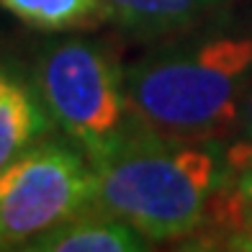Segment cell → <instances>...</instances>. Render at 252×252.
I'll list each match as a JSON object with an SVG mask.
<instances>
[{"instance_id": "6da1fadb", "label": "cell", "mask_w": 252, "mask_h": 252, "mask_svg": "<svg viewBox=\"0 0 252 252\" xmlns=\"http://www.w3.org/2000/svg\"><path fill=\"white\" fill-rule=\"evenodd\" d=\"M126 93L165 139H226L252 90V29L214 26L124 67Z\"/></svg>"}, {"instance_id": "7a4b0ae2", "label": "cell", "mask_w": 252, "mask_h": 252, "mask_svg": "<svg viewBox=\"0 0 252 252\" xmlns=\"http://www.w3.org/2000/svg\"><path fill=\"white\" fill-rule=\"evenodd\" d=\"M93 206L152 239H183L206 224L229 175L224 139H165L150 134L93 165Z\"/></svg>"}, {"instance_id": "3957f363", "label": "cell", "mask_w": 252, "mask_h": 252, "mask_svg": "<svg viewBox=\"0 0 252 252\" xmlns=\"http://www.w3.org/2000/svg\"><path fill=\"white\" fill-rule=\"evenodd\" d=\"M33 88L54 126L90 165L155 134L136 116L124 67L103 41L77 33L47 41L36 54Z\"/></svg>"}, {"instance_id": "277c9868", "label": "cell", "mask_w": 252, "mask_h": 252, "mask_svg": "<svg viewBox=\"0 0 252 252\" xmlns=\"http://www.w3.org/2000/svg\"><path fill=\"white\" fill-rule=\"evenodd\" d=\"M95 173L72 142L41 139L0 167V245L24 250L31 239L93 203Z\"/></svg>"}, {"instance_id": "5b68a950", "label": "cell", "mask_w": 252, "mask_h": 252, "mask_svg": "<svg viewBox=\"0 0 252 252\" xmlns=\"http://www.w3.org/2000/svg\"><path fill=\"white\" fill-rule=\"evenodd\" d=\"M139 229L90 203L67 221L39 234L24 247L31 252H142L150 250Z\"/></svg>"}, {"instance_id": "8992f818", "label": "cell", "mask_w": 252, "mask_h": 252, "mask_svg": "<svg viewBox=\"0 0 252 252\" xmlns=\"http://www.w3.org/2000/svg\"><path fill=\"white\" fill-rule=\"evenodd\" d=\"M54 121L36 93L16 72L0 67V167L13 162L52 131Z\"/></svg>"}, {"instance_id": "52a82bcc", "label": "cell", "mask_w": 252, "mask_h": 252, "mask_svg": "<svg viewBox=\"0 0 252 252\" xmlns=\"http://www.w3.org/2000/svg\"><path fill=\"white\" fill-rule=\"evenodd\" d=\"M111 21L139 36H162L198 26L229 0H103Z\"/></svg>"}, {"instance_id": "ba28073f", "label": "cell", "mask_w": 252, "mask_h": 252, "mask_svg": "<svg viewBox=\"0 0 252 252\" xmlns=\"http://www.w3.org/2000/svg\"><path fill=\"white\" fill-rule=\"evenodd\" d=\"M0 5L39 31H80L111 21L103 0H0Z\"/></svg>"}, {"instance_id": "9c48e42d", "label": "cell", "mask_w": 252, "mask_h": 252, "mask_svg": "<svg viewBox=\"0 0 252 252\" xmlns=\"http://www.w3.org/2000/svg\"><path fill=\"white\" fill-rule=\"evenodd\" d=\"M252 216V157L229 170L224 186L209 206L206 224H214L219 232L239 226Z\"/></svg>"}, {"instance_id": "30bf717a", "label": "cell", "mask_w": 252, "mask_h": 252, "mask_svg": "<svg viewBox=\"0 0 252 252\" xmlns=\"http://www.w3.org/2000/svg\"><path fill=\"white\" fill-rule=\"evenodd\" d=\"M226 162L229 170L242 165L245 159L252 157V90L247 93L242 108L237 113V121L232 126V131L226 134Z\"/></svg>"}, {"instance_id": "8fae6325", "label": "cell", "mask_w": 252, "mask_h": 252, "mask_svg": "<svg viewBox=\"0 0 252 252\" xmlns=\"http://www.w3.org/2000/svg\"><path fill=\"white\" fill-rule=\"evenodd\" d=\"M216 247L221 250H232V252H252V226H242V229H229L216 237Z\"/></svg>"}, {"instance_id": "7c38bea8", "label": "cell", "mask_w": 252, "mask_h": 252, "mask_svg": "<svg viewBox=\"0 0 252 252\" xmlns=\"http://www.w3.org/2000/svg\"><path fill=\"white\" fill-rule=\"evenodd\" d=\"M242 226H252V216H247V219L239 224V226H234V229H242ZM226 232H229V229H226Z\"/></svg>"}, {"instance_id": "4fadbf2b", "label": "cell", "mask_w": 252, "mask_h": 252, "mask_svg": "<svg viewBox=\"0 0 252 252\" xmlns=\"http://www.w3.org/2000/svg\"><path fill=\"white\" fill-rule=\"evenodd\" d=\"M0 250H3V245H0Z\"/></svg>"}]
</instances>
